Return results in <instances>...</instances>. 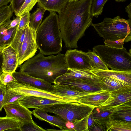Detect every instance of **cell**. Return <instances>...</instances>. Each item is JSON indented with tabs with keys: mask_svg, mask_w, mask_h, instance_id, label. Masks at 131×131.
<instances>
[{
	"mask_svg": "<svg viewBox=\"0 0 131 131\" xmlns=\"http://www.w3.org/2000/svg\"><path fill=\"white\" fill-rule=\"evenodd\" d=\"M11 20L9 19L0 25V47L1 48L11 45L16 35L17 26L10 28Z\"/></svg>",
	"mask_w": 131,
	"mask_h": 131,
	"instance_id": "obj_21",
	"label": "cell"
},
{
	"mask_svg": "<svg viewBox=\"0 0 131 131\" xmlns=\"http://www.w3.org/2000/svg\"><path fill=\"white\" fill-rule=\"evenodd\" d=\"M20 18L21 16H17L13 20H12L9 25V27L13 28L18 26L19 23Z\"/></svg>",
	"mask_w": 131,
	"mask_h": 131,
	"instance_id": "obj_39",
	"label": "cell"
},
{
	"mask_svg": "<svg viewBox=\"0 0 131 131\" xmlns=\"http://www.w3.org/2000/svg\"><path fill=\"white\" fill-rule=\"evenodd\" d=\"M3 48L0 47V51H2V50Z\"/></svg>",
	"mask_w": 131,
	"mask_h": 131,
	"instance_id": "obj_46",
	"label": "cell"
},
{
	"mask_svg": "<svg viewBox=\"0 0 131 131\" xmlns=\"http://www.w3.org/2000/svg\"><path fill=\"white\" fill-rule=\"evenodd\" d=\"M24 123L16 117H0V131L19 130Z\"/></svg>",
	"mask_w": 131,
	"mask_h": 131,
	"instance_id": "obj_24",
	"label": "cell"
},
{
	"mask_svg": "<svg viewBox=\"0 0 131 131\" xmlns=\"http://www.w3.org/2000/svg\"><path fill=\"white\" fill-rule=\"evenodd\" d=\"M7 88L6 86L0 82V112L4 106V97Z\"/></svg>",
	"mask_w": 131,
	"mask_h": 131,
	"instance_id": "obj_38",
	"label": "cell"
},
{
	"mask_svg": "<svg viewBox=\"0 0 131 131\" xmlns=\"http://www.w3.org/2000/svg\"><path fill=\"white\" fill-rule=\"evenodd\" d=\"M94 108L76 102L56 104L40 109L53 113L66 122L73 123L90 115Z\"/></svg>",
	"mask_w": 131,
	"mask_h": 131,
	"instance_id": "obj_7",
	"label": "cell"
},
{
	"mask_svg": "<svg viewBox=\"0 0 131 131\" xmlns=\"http://www.w3.org/2000/svg\"><path fill=\"white\" fill-rule=\"evenodd\" d=\"M18 66L19 72L54 84L57 78L64 74L68 69L65 55L60 53L45 56L39 52Z\"/></svg>",
	"mask_w": 131,
	"mask_h": 131,
	"instance_id": "obj_2",
	"label": "cell"
},
{
	"mask_svg": "<svg viewBox=\"0 0 131 131\" xmlns=\"http://www.w3.org/2000/svg\"><path fill=\"white\" fill-rule=\"evenodd\" d=\"M80 0H69V2H74L78 1Z\"/></svg>",
	"mask_w": 131,
	"mask_h": 131,
	"instance_id": "obj_45",
	"label": "cell"
},
{
	"mask_svg": "<svg viewBox=\"0 0 131 131\" xmlns=\"http://www.w3.org/2000/svg\"><path fill=\"white\" fill-rule=\"evenodd\" d=\"M127 0H115L116 2H124L126 1Z\"/></svg>",
	"mask_w": 131,
	"mask_h": 131,
	"instance_id": "obj_44",
	"label": "cell"
},
{
	"mask_svg": "<svg viewBox=\"0 0 131 131\" xmlns=\"http://www.w3.org/2000/svg\"><path fill=\"white\" fill-rule=\"evenodd\" d=\"M108 0H93L91 9V15L97 18L101 15L104 6Z\"/></svg>",
	"mask_w": 131,
	"mask_h": 131,
	"instance_id": "obj_30",
	"label": "cell"
},
{
	"mask_svg": "<svg viewBox=\"0 0 131 131\" xmlns=\"http://www.w3.org/2000/svg\"><path fill=\"white\" fill-rule=\"evenodd\" d=\"M125 11L128 14L129 19L131 20V3L125 7Z\"/></svg>",
	"mask_w": 131,
	"mask_h": 131,
	"instance_id": "obj_41",
	"label": "cell"
},
{
	"mask_svg": "<svg viewBox=\"0 0 131 131\" xmlns=\"http://www.w3.org/2000/svg\"><path fill=\"white\" fill-rule=\"evenodd\" d=\"M110 111L109 117L111 119L131 122V101L121 104Z\"/></svg>",
	"mask_w": 131,
	"mask_h": 131,
	"instance_id": "obj_20",
	"label": "cell"
},
{
	"mask_svg": "<svg viewBox=\"0 0 131 131\" xmlns=\"http://www.w3.org/2000/svg\"><path fill=\"white\" fill-rule=\"evenodd\" d=\"M127 42L126 38L118 40L115 41L109 40H104L105 45L110 47L117 49H121L123 47L124 42Z\"/></svg>",
	"mask_w": 131,
	"mask_h": 131,
	"instance_id": "obj_34",
	"label": "cell"
},
{
	"mask_svg": "<svg viewBox=\"0 0 131 131\" xmlns=\"http://www.w3.org/2000/svg\"><path fill=\"white\" fill-rule=\"evenodd\" d=\"M69 0H39L38 7L44 8L50 12L61 13L66 7Z\"/></svg>",
	"mask_w": 131,
	"mask_h": 131,
	"instance_id": "obj_22",
	"label": "cell"
},
{
	"mask_svg": "<svg viewBox=\"0 0 131 131\" xmlns=\"http://www.w3.org/2000/svg\"><path fill=\"white\" fill-rule=\"evenodd\" d=\"M90 59V64L93 68L101 70H109L101 59L94 52L90 50L86 52Z\"/></svg>",
	"mask_w": 131,
	"mask_h": 131,
	"instance_id": "obj_26",
	"label": "cell"
},
{
	"mask_svg": "<svg viewBox=\"0 0 131 131\" xmlns=\"http://www.w3.org/2000/svg\"><path fill=\"white\" fill-rule=\"evenodd\" d=\"M110 92L107 99L97 107L104 111H110L123 103L131 101V85H126Z\"/></svg>",
	"mask_w": 131,
	"mask_h": 131,
	"instance_id": "obj_10",
	"label": "cell"
},
{
	"mask_svg": "<svg viewBox=\"0 0 131 131\" xmlns=\"http://www.w3.org/2000/svg\"><path fill=\"white\" fill-rule=\"evenodd\" d=\"M26 0H11L10 4L12 10L15 14Z\"/></svg>",
	"mask_w": 131,
	"mask_h": 131,
	"instance_id": "obj_37",
	"label": "cell"
},
{
	"mask_svg": "<svg viewBox=\"0 0 131 131\" xmlns=\"http://www.w3.org/2000/svg\"><path fill=\"white\" fill-rule=\"evenodd\" d=\"M94 120L92 113L89 116L88 121V125L89 129V128H90V127L92 128L93 127Z\"/></svg>",
	"mask_w": 131,
	"mask_h": 131,
	"instance_id": "obj_40",
	"label": "cell"
},
{
	"mask_svg": "<svg viewBox=\"0 0 131 131\" xmlns=\"http://www.w3.org/2000/svg\"><path fill=\"white\" fill-rule=\"evenodd\" d=\"M20 128V131H46L47 130L37 125L34 122H24Z\"/></svg>",
	"mask_w": 131,
	"mask_h": 131,
	"instance_id": "obj_33",
	"label": "cell"
},
{
	"mask_svg": "<svg viewBox=\"0 0 131 131\" xmlns=\"http://www.w3.org/2000/svg\"><path fill=\"white\" fill-rule=\"evenodd\" d=\"M13 15L10 5L0 8V25L10 19Z\"/></svg>",
	"mask_w": 131,
	"mask_h": 131,
	"instance_id": "obj_32",
	"label": "cell"
},
{
	"mask_svg": "<svg viewBox=\"0 0 131 131\" xmlns=\"http://www.w3.org/2000/svg\"><path fill=\"white\" fill-rule=\"evenodd\" d=\"M92 49L111 70L131 71V53L125 48H114L104 45L96 46Z\"/></svg>",
	"mask_w": 131,
	"mask_h": 131,
	"instance_id": "obj_5",
	"label": "cell"
},
{
	"mask_svg": "<svg viewBox=\"0 0 131 131\" xmlns=\"http://www.w3.org/2000/svg\"><path fill=\"white\" fill-rule=\"evenodd\" d=\"M111 127L109 131H131V122L111 119Z\"/></svg>",
	"mask_w": 131,
	"mask_h": 131,
	"instance_id": "obj_27",
	"label": "cell"
},
{
	"mask_svg": "<svg viewBox=\"0 0 131 131\" xmlns=\"http://www.w3.org/2000/svg\"><path fill=\"white\" fill-rule=\"evenodd\" d=\"M3 108L6 113V117H16L23 122H34L31 112L19 102L5 105Z\"/></svg>",
	"mask_w": 131,
	"mask_h": 131,
	"instance_id": "obj_12",
	"label": "cell"
},
{
	"mask_svg": "<svg viewBox=\"0 0 131 131\" xmlns=\"http://www.w3.org/2000/svg\"><path fill=\"white\" fill-rule=\"evenodd\" d=\"M38 49L44 55L60 53L62 49V39L58 15L50 12L43 20L36 31Z\"/></svg>",
	"mask_w": 131,
	"mask_h": 131,
	"instance_id": "obj_3",
	"label": "cell"
},
{
	"mask_svg": "<svg viewBox=\"0 0 131 131\" xmlns=\"http://www.w3.org/2000/svg\"><path fill=\"white\" fill-rule=\"evenodd\" d=\"M91 26L104 40L114 41L126 38L131 40V20H126L117 16L113 18H105L102 22Z\"/></svg>",
	"mask_w": 131,
	"mask_h": 131,
	"instance_id": "obj_4",
	"label": "cell"
},
{
	"mask_svg": "<svg viewBox=\"0 0 131 131\" xmlns=\"http://www.w3.org/2000/svg\"><path fill=\"white\" fill-rule=\"evenodd\" d=\"M39 0H26L17 13L16 16H20L27 13L29 12Z\"/></svg>",
	"mask_w": 131,
	"mask_h": 131,
	"instance_id": "obj_31",
	"label": "cell"
},
{
	"mask_svg": "<svg viewBox=\"0 0 131 131\" xmlns=\"http://www.w3.org/2000/svg\"><path fill=\"white\" fill-rule=\"evenodd\" d=\"M11 0H0V8L5 6L8 5Z\"/></svg>",
	"mask_w": 131,
	"mask_h": 131,
	"instance_id": "obj_42",
	"label": "cell"
},
{
	"mask_svg": "<svg viewBox=\"0 0 131 131\" xmlns=\"http://www.w3.org/2000/svg\"><path fill=\"white\" fill-rule=\"evenodd\" d=\"M2 52L3 72L12 74L18 66L17 52L11 45L4 48Z\"/></svg>",
	"mask_w": 131,
	"mask_h": 131,
	"instance_id": "obj_14",
	"label": "cell"
},
{
	"mask_svg": "<svg viewBox=\"0 0 131 131\" xmlns=\"http://www.w3.org/2000/svg\"><path fill=\"white\" fill-rule=\"evenodd\" d=\"M98 77V76H97ZM109 91L115 90L126 85L118 80L109 78L98 77Z\"/></svg>",
	"mask_w": 131,
	"mask_h": 131,
	"instance_id": "obj_29",
	"label": "cell"
},
{
	"mask_svg": "<svg viewBox=\"0 0 131 131\" xmlns=\"http://www.w3.org/2000/svg\"><path fill=\"white\" fill-rule=\"evenodd\" d=\"M8 88L20 94L43 97L66 103L77 102L74 99L63 97L47 91L33 86L29 84L20 83L17 81H12L6 86Z\"/></svg>",
	"mask_w": 131,
	"mask_h": 131,
	"instance_id": "obj_8",
	"label": "cell"
},
{
	"mask_svg": "<svg viewBox=\"0 0 131 131\" xmlns=\"http://www.w3.org/2000/svg\"><path fill=\"white\" fill-rule=\"evenodd\" d=\"M109 95L110 92L107 90H102L79 97L77 100L79 102L97 107L105 102Z\"/></svg>",
	"mask_w": 131,
	"mask_h": 131,
	"instance_id": "obj_16",
	"label": "cell"
},
{
	"mask_svg": "<svg viewBox=\"0 0 131 131\" xmlns=\"http://www.w3.org/2000/svg\"><path fill=\"white\" fill-rule=\"evenodd\" d=\"M46 10L42 7H38L36 11L30 15L29 23V25L30 28L36 31L41 23Z\"/></svg>",
	"mask_w": 131,
	"mask_h": 131,
	"instance_id": "obj_25",
	"label": "cell"
},
{
	"mask_svg": "<svg viewBox=\"0 0 131 131\" xmlns=\"http://www.w3.org/2000/svg\"><path fill=\"white\" fill-rule=\"evenodd\" d=\"M57 84L82 92H93L107 90L105 85L100 79H72Z\"/></svg>",
	"mask_w": 131,
	"mask_h": 131,
	"instance_id": "obj_9",
	"label": "cell"
},
{
	"mask_svg": "<svg viewBox=\"0 0 131 131\" xmlns=\"http://www.w3.org/2000/svg\"><path fill=\"white\" fill-rule=\"evenodd\" d=\"M32 114L39 120L48 122L52 126L59 128L60 130L69 131L66 126V122L56 116H51L46 112L41 109L36 108L31 112Z\"/></svg>",
	"mask_w": 131,
	"mask_h": 131,
	"instance_id": "obj_19",
	"label": "cell"
},
{
	"mask_svg": "<svg viewBox=\"0 0 131 131\" xmlns=\"http://www.w3.org/2000/svg\"><path fill=\"white\" fill-rule=\"evenodd\" d=\"M30 15V12H28L21 16L20 22L17 26V30L24 28L29 23Z\"/></svg>",
	"mask_w": 131,
	"mask_h": 131,
	"instance_id": "obj_36",
	"label": "cell"
},
{
	"mask_svg": "<svg viewBox=\"0 0 131 131\" xmlns=\"http://www.w3.org/2000/svg\"><path fill=\"white\" fill-rule=\"evenodd\" d=\"M36 36V31L30 27L29 23L17 30L11 45L17 52L18 66L35 56L38 49Z\"/></svg>",
	"mask_w": 131,
	"mask_h": 131,
	"instance_id": "obj_6",
	"label": "cell"
},
{
	"mask_svg": "<svg viewBox=\"0 0 131 131\" xmlns=\"http://www.w3.org/2000/svg\"><path fill=\"white\" fill-rule=\"evenodd\" d=\"M19 102L28 109L34 108L39 109L56 104L66 103L43 97L29 95L25 96L20 99Z\"/></svg>",
	"mask_w": 131,
	"mask_h": 131,
	"instance_id": "obj_15",
	"label": "cell"
},
{
	"mask_svg": "<svg viewBox=\"0 0 131 131\" xmlns=\"http://www.w3.org/2000/svg\"><path fill=\"white\" fill-rule=\"evenodd\" d=\"M92 1L69 2L63 12L58 14L62 40L67 48H77L78 41L92 23L91 12Z\"/></svg>",
	"mask_w": 131,
	"mask_h": 131,
	"instance_id": "obj_1",
	"label": "cell"
},
{
	"mask_svg": "<svg viewBox=\"0 0 131 131\" xmlns=\"http://www.w3.org/2000/svg\"><path fill=\"white\" fill-rule=\"evenodd\" d=\"M92 71L97 76L110 78L131 85V71L101 70L92 68Z\"/></svg>",
	"mask_w": 131,
	"mask_h": 131,
	"instance_id": "obj_18",
	"label": "cell"
},
{
	"mask_svg": "<svg viewBox=\"0 0 131 131\" xmlns=\"http://www.w3.org/2000/svg\"><path fill=\"white\" fill-rule=\"evenodd\" d=\"M53 86V90L50 91L51 93L63 97L75 99L76 100L79 97L94 92H81L57 83L54 84Z\"/></svg>",
	"mask_w": 131,
	"mask_h": 131,
	"instance_id": "obj_23",
	"label": "cell"
},
{
	"mask_svg": "<svg viewBox=\"0 0 131 131\" xmlns=\"http://www.w3.org/2000/svg\"><path fill=\"white\" fill-rule=\"evenodd\" d=\"M3 56L2 51H0V74L3 72Z\"/></svg>",
	"mask_w": 131,
	"mask_h": 131,
	"instance_id": "obj_43",
	"label": "cell"
},
{
	"mask_svg": "<svg viewBox=\"0 0 131 131\" xmlns=\"http://www.w3.org/2000/svg\"><path fill=\"white\" fill-rule=\"evenodd\" d=\"M17 81L20 83L29 84L43 90L50 91L54 89L53 85L47 82L31 76L28 73L16 71L12 74Z\"/></svg>",
	"mask_w": 131,
	"mask_h": 131,
	"instance_id": "obj_13",
	"label": "cell"
},
{
	"mask_svg": "<svg viewBox=\"0 0 131 131\" xmlns=\"http://www.w3.org/2000/svg\"><path fill=\"white\" fill-rule=\"evenodd\" d=\"M72 79H99L90 70L68 68L67 71L64 74L57 78L54 84Z\"/></svg>",
	"mask_w": 131,
	"mask_h": 131,
	"instance_id": "obj_17",
	"label": "cell"
},
{
	"mask_svg": "<svg viewBox=\"0 0 131 131\" xmlns=\"http://www.w3.org/2000/svg\"><path fill=\"white\" fill-rule=\"evenodd\" d=\"M64 55L68 68L92 70L89 59L85 52L76 49H69Z\"/></svg>",
	"mask_w": 131,
	"mask_h": 131,
	"instance_id": "obj_11",
	"label": "cell"
},
{
	"mask_svg": "<svg viewBox=\"0 0 131 131\" xmlns=\"http://www.w3.org/2000/svg\"><path fill=\"white\" fill-rule=\"evenodd\" d=\"M13 81H17L12 73L3 72L0 74V82L6 86L9 83Z\"/></svg>",
	"mask_w": 131,
	"mask_h": 131,
	"instance_id": "obj_35",
	"label": "cell"
},
{
	"mask_svg": "<svg viewBox=\"0 0 131 131\" xmlns=\"http://www.w3.org/2000/svg\"><path fill=\"white\" fill-rule=\"evenodd\" d=\"M25 96L7 88L4 97V106L18 103L19 101Z\"/></svg>",
	"mask_w": 131,
	"mask_h": 131,
	"instance_id": "obj_28",
	"label": "cell"
}]
</instances>
